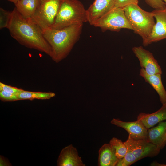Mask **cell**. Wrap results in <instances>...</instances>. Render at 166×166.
Returning a JSON list of instances; mask_svg holds the SVG:
<instances>
[{"label":"cell","mask_w":166,"mask_h":166,"mask_svg":"<svg viewBox=\"0 0 166 166\" xmlns=\"http://www.w3.org/2000/svg\"><path fill=\"white\" fill-rule=\"evenodd\" d=\"M14 3L15 4H16L19 0H7Z\"/></svg>","instance_id":"obj_28"},{"label":"cell","mask_w":166,"mask_h":166,"mask_svg":"<svg viewBox=\"0 0 166 166\" xmlns=\"http://www.w3.org/2000/svg\"><path fill=\"white\" fill-rule=\"evenodd\" d=\"M127 148V152L125 155L119 160L116 166H129L138 161L130 149Z\"/></svg>","instance_id":"obj_20"},{"label":"cell","mask_w":166,"mask_h":166,"mask_svg":"<svg viewBox=\"0 0 166 166\" xmlns=\"http://www.w3.org/2000/svg\"><path fill=\"white\" fill-rule=\"evenodd\" d=\"M139 75L156 92L162 105L166 103V91L162 81L161 74L149 75L144 69L141 68L140 70Z\"/></svg>","instance_id":"obj_14"},{"label":"cell","mask_w":166,"mask_h":166,"mask_svg":"<svg viewBox=\"0 0 166 166\" xmlns=\"http://www.w3.org/2000/svg\"><path fill=\"white\" fill-rule=\"evenodd\" d=\"M132 50L139 61L140 67L148 74H162L161 68L152 53L142 46H134Z\"/></svg>","instance_id":"obj_9"},{"label":"cell","mask_w":166,"mask_h":166,"mask_svg":"<svg viewBox=\"0 0 166 166\" xmlns=\"http://www.w3.org/2000/svg\"><path fill=\"white\" fill-rule=\"evenodd\" d=\"M146 3L155 9L162 10L166 7V4L163 0H144Z\"/></svg>","instance_id":"obj_22"},{"label":"cell","mask_w":166,"mask_h":166,"mask_svg":"<svg viewBox=\"0 0 166 166\" xmlns=\"http://www.w3.org/2000/svg\"><path fill=\"white\" fill-rule=\"evenodd\" d=\"M11 164L9 160L2 155L0 156V166H11Z\"/></svg>","instance_id":"obj_26"},{"label":"cell","mask_w":166,"mask_h":166,"mask_svg":"<svg viewBox=\"0 0 166 166\" xmlns=\"http://www.w3.org/2000/svg\"><path fill=\"white\" fill-rule=\"evenodd\" d=\"M86 22V10L80 1L62 0L54 23L50 28L61 29Z\"/></svg>","instance_id":"obj_3"},{"label":"cell","mask_w":166,"mask_h":166,"mask_svg":"<svg viewBox=\"0 0 166 166\" xmlns=\"http://www.w3.org/2000/svg\"><path fill=\"white\" fill-rule=\"evenodd\" d=\"M115 0H95L86 10L88 22L93 24L114 7Z\"/></svg>","instance_id":"obj_10"},{"label":"cell","mask_w":166,"mask_h":166,"mask_svg":"<svg viewBox=\"0 0 166 166\" xmlns=\"http://www.w3.org/2000/svg\"><path fill=\"white\" fill-rule=\"evenodd\" d=\"M124 143L138 161L146 157H153L160 153V148L147 139H134L129 136Z\"/></svg>","instance_id":"obj_7"},{"label":"cell","mask_w":166,"mask_h":166,"mask_svg":"<svg viewBox=\"0 0 166 166\" xmlns=\"http://www.w3.org/2000/svg\"><path fill=\"white\" fill-rule=\"evenodd\" d=\"M137 120L141 121L148 129L160 121L166 120V103L157 111L152 113H141L138 115Z\"/></svg>","instance_id":"obj_15"},{"label":"cell","mask_w":166,"mask_h":166,"mask_svg":"<svg viewBox=\"0 0 166 166\" xmlns=\"http://www.w3.org/2000/svg\"><path fill=\"white\" fill-rule=\"evenodd\" d=\"M138 0H115L114 7L123 8L127 5L132 4H138Z\"/></svg>","instance_id":"obj_25"},{"label":"cell","mask_w":166,"mask_h":166,"mask_svg":"<svg viewBox=\"0 0 166 166\" xmlns=\"http://www.w3.org/2000/svg\"><path fill=\"white\" fill-rule=\"evenodd\" d=\"M62 1L40 0L38 9L30 19L42 30L51 28L54 23Z\"/></svg>","instance_id":"obj_5"},{"label":"cell","mask_w":166,"mask_h":166,"mask_svg":"<svg viewBox=\"0 0 166 166\" xmlns=\"http://www.w3.org/2000/svg\"><path fill=\"white\" fill-rule=\"evenodd\" d=\"M151 166H164V165H162V164H160L157 162H153L151 164Z\"/></svg>","instance_id":"obj_27"},{"label":"cell","mask_w":166,"mask_h":166,"mask_svg":"<svg viewBox=\"0 0 166 166\" xmlns=\"http://www.w3.org/2000/svg\"><path fill=\"white\" fill-rule=\"evenodd\" d=\"M40 2V0H19L15 4V8L24 18L30 19L38 9Z\"/></svg>","instance_id":"obj_17"},{"label":"cell","mask_w":166,"mask_h":166,"mask_svg":"<svg viewBox=\"0 0 166 166\" xmlns=\"http://www.w3.org/2000/svg\"><path fill=\"white\" fill-rule=\"evenodd\" d=\"M19 100H33L34 99L46 100L49 99L55 96L53 92H32L22 90L17 94Z\"/></svg>","instance_id":"obj_18"},{"label":"cell","mask_w":166,"mask_h":166,"mask_svg":"<svg viewBox=\"0 0 166 166\" xmlns=\"http://www.w3.org/2000/svg\"><path fill=\"white\" fill-rule=\"evenodd\" d=\"M152 12L156 22L149 36L142 41L144 46L166 39V7L162 10L155 9Z\"/></svg>","instance_id":"obj_8"},{"label":"cell","mask_w":166,"mask_h":166,"mask_svg":"<svg viewBox=\"0 0 166 166\" xmlns=\"http://www.w3.org/2000/svg\"><path fill=\"white\" fill-rule=\"evenodd\" d=\"M58 166H85L76 148L72 144L69 145L61 150L58 156Z\"/></svg>","instance_id":"obj_12"},{"label":"cell","mask_w":166,"mask_h":166,"mask_svg":"<svg viewBox=\"0 0 166 166\" xmlns=\"http://www.w3.org/2000/svg\"><path fill=\"white\" fill-rule=\"evenodd\" d=\"M12 11L7 29L12 38L23 46L43 52L51 57V49L41 28L31 19L23 17L15 7Z\"/></svg>","instance_id":"obj_1"},{"label":"cell","mask_w":166,"mask_h":166,"mask_svg":"<svg viewBox=\"0 0 166 166\" xmlns=\"http://www.w3.org/2000/svg\"><path fill=\"white\" fill-rule=\"evenodd\" d=\"M12 11L0 9V29L8 28L12 15Z\"/></svg>","instance_id":"obj_21"},{"label":"cell","mask_w":166,"mask_h":166,"mask_svg":"<svg viewBox=\"0 0 166 166\" xmlns=\"http://www.w3.org/2000/svg\"><path fill=\"white\" fill-rule=\"evenodd\" d=\"M125 16L134 32L145 40L151 34L155 22L152 12L146 11L138 4H129L123 8Z\"/></svg>","instance_id":"obj_4"},{"label":"cell","mask_w":166,"mask_h":166,"mask_svg":"<svg viewBox=\"0 0 166 166\" xmlns=\"http://www.w3.org/2000/svg\"><path fill=\"white\" fill-rule=\"evenodd\" d=\"M83 24L73 25L61 29L42 30L43 35L51 47V57L53 61L59 63L68 56L79 38Z\"/></svg>","instance_id":"obj_2"},{"label":"cell","mask_w":166,"mask_h":166,"mask_svg":"<svg viewBox=\"0 0 166 166\" xmlns=\"http://www.w3.org/2000/svg\"><path fill=\"white\" fill-rule=\"evenodd\" d=\"M0 99L3 101H13L19 100L17 95L0 90Z\"/></svg>","instance_id":"obj_23"},{"label":"cell","mask_w":166,"mask_h":166,"mask_svg":"<svg viewBox=\"0 0 166 166\" xmlns=\"http://www.w3.org/2000/svg\"><path fill=\"white\" fill-rule=\"evenodd\" d=\"M22 90L21 89L12 87L2 82H0V90H3L7 92L17 95Z\"/></svg>","instance_id":"obj_24"},{"label":"cell","mask_w":166,"mask_h":166,"mask_svg":"<svg viewBox=\"0 0 166 166\" xmlns=\"http://www.w3.org/2000/svg\"><path fill=\"white\" fill-rule=\"evenodd\" d=\"M102 31L118 32L122 29L132 30L123 8L114 7L97 20L93 25Z\"/></svg>","instance_id":"obj_6"},{"label":"cell","mask_w":166,"mask_h":166,"mask_svg":"<svg viewBox=\"0 0 166 166\" xmlns=\"http://www.w3.org/2000/svg\"><path fill=\"white\" fill-rule=\"evenodd\" d=\"M166 4V0H163Z\"/></svg>","instance_id":"obj_29"},{"label":"cell","mask_w":166,"mask_h":166,"mask_svg":"<svg viewBox=\"0 0 166 166\" xmlns=\"http://www.w3.org/2000/svg\"><path fill=\"white\" fill-rule=\"evenodd\" d=\"M114 148L116 155L120 159L124 157L127 152V147L121 140L116 137H113L109 143Z\"/></svg>","instance_id":"obj_19"},{"label":"cell","mask_w":166,"mask_h":166,"mask_svg":"<svg viewBox=\"0 0 166 166\" xmlns=\"http://www.w3.org/2000/svg\"><path fill=\"white\" fill-rule=\"evenodd\" d=\"M147 139L162 149L166 145V121H160L157 126L148 129Z\"/></svg>","instance_id":"obj_13"},{"label":"cell","mask_w":166,"mask_h":166,"mask_svg":"<svg viewBox=\"0 0 166 166\" xmlns=\"http://www.w3.org/2000/svg\"><path fill=\"white\" fill-rule=\"evenodd\" d=\"M111 123L126 130L132 138L136 139H147L148 129L139 121L125 122L113 118Z\"/></svg>","instance_id":"obj_11"},{"label":"cell","mask_w":166,"mask_h":166,"mask_svg":"<svg viewBox=\"0 0 166 166\" xmlns=\"http://www.w3.org/2000/svg\"><path fill=\"white\" fill-rule=\"evenodd\" d=\"M98 165L116 166L119 159L117 156L114 148L109 143L104 144L98 152Z\"/></svg>","instance_id":"obj_16"}]
</instances>
